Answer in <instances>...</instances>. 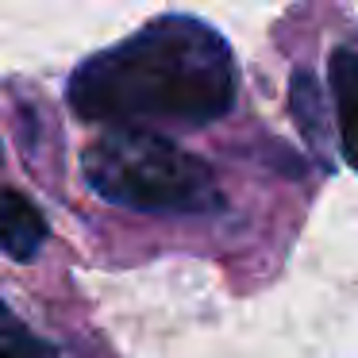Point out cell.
I'll return each instance as SVG.
<instances>
[{
    "instance_id": "obj_1",
    "label": "cell",
    "mask_w": 358,
    "mask_h": 358,
    "mask_svg": "<svg viewBox=\"0 0 358 358\" xmlns=\"http://www.w3.org/2000/svg\"><path fill=\"white\" fill-rule=\"evenodd\" d=\"M239 66L224 35L193 16H162L124 43L85 58L70 78V108L108 131L158 124L204 127L227 116Z\"/></svg>"
},
{
    "instance_id": "obj_2",
    "label": "cell",
    "mask_w": 358,
    "mask_h": 358,
    "mask_svg": "<svg viewBox=\"0 0 358 358\" xmlns=\"http://www.w3.org/2000/svg\"><path fill=\"white\" fill-rule=\"evenodd\" d=\"M85 181L101 201L131 212L196 216L220 208L212 170L158 131H104L81 155Z\"/></svg>"
},
{
    "instance_id": "obj_3",
    "label": "cell",
    "mask_w": 358,
    "mask_h": 358,
    "mask_svg": "<svg viewBox=\"0 0 358 358\" xmlns=\"http://www.w3.org/2000/svg\"><path fill=\"white\" fill-rule=\"evenodd\" d=\"M47 243L43 212L16 189H0V250L16 262H31Z\"/></svg>"
},
{
    "instance_id": "obj_4",
    "label": "cell",
    "mask_w": 358,
    "mask_h": 358,
    "mask_svg": "<svg viewBox=\"0 0 358 358\" xmlns=\"http://www.w3.org/2000/svg\"><path fill=\"white\" fill-rule=\"evenodd\" d=\"M327 81L335 93V112H339V139L343 155L350 166H358V55L347 47H335L327 58Z\"/></svg>"
},
{
    "instance_id": "obj_5",
    "label": "cell",
    "mask_w": 358,
    "mask_h": 358,
    "mask_svg": "<svg viewBox=\"0 0 358 358\" xmlns=\"http://www.w3.org/2000/svg\"><path fill=\"white\" fill-rule=\"evenodd\" d=\"M289 108H293V120L304 131V139L312 147H320V139H324V89H320L312 70L293 73V81H289Z\"/></svg>"
},
{
    "instance_id": "obj_6",
    "label": "cell",
    "mask_w": 358,
    "mask_h": 358,
    "mask_svg": "<svg viewBox=\"0 0 358 358\" xmlns=\"http://www.w3.org/2000/svg\"><path fill=\"white\" fill-rule=\"evenodd\" d=\"M0 358H55V347L0 301Z\"/></svg>"
}]
</instances>
